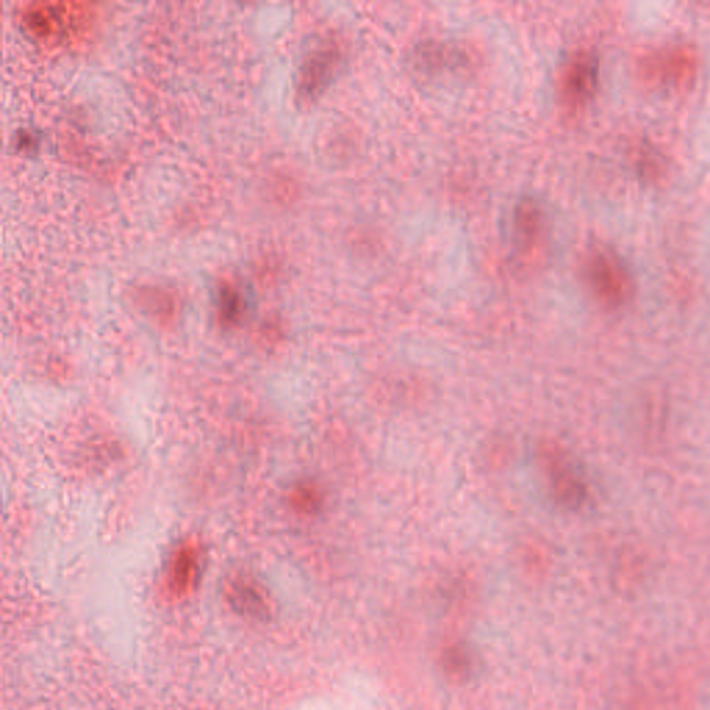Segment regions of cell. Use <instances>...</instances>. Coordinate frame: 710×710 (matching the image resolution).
Masks as SVG:
<instances>
[{
	"instance_id": "obj_9",
	"label": "cell",
	"mask_w": 710,
	"mask_h": 710,
	"mask_svg": "<svg viewBox=\"0 0 710 710\" xmlns=\"http://www.w3.org/2000/svg\"><path fill=\"white\" fill-rule=\"evenodd\" d=\"M199 554V545L195 541H186L175 551L167 575L168 593L172 597H185L195 586L199 572Z\"/></svg>"
},
{
	"instance_id": "obj_14",
	"label": "cell",
	"mask_w": 710,
	"mask_h": 710,
	"mask_svg": "<svg viewBox=\"0 0 710 710\" xmlns=\"http://www.w3.org/2000/svg\"><path fill=\"white\" fill-rule=\"evenodd\" d=\"M17 146L20 147L21 150L25 149H32L34 147L35 143V138L34 135L31 134V132L23 131L20 132V134H17Z\"/></svg>"
},
{
	"instance_id": "obj_3",
	"label": "cell",
	"mask_w": 710,
	"mask_h": 710,
	"mask_svg": "<svg viewBox=\"0 0 710 710\" xmlns=\"http://www.w3.org/2000/svg\"><path fill=\"white\" fill-rule=\"evenodd\" d=\"M600 59L591 49H577L566 59L558 81L562 109L577 114L594 99L600 85Z\"/></svg>"
},
{
	"instance_id": "obj_11",
	"label": "cell",
	"mask_w": 710,
	"mask_h": 710,
	"mask_svg": "<svg viewBox=\"0 0 710 710\" xmlns=\"http://www.w3.org/2000/svg\"><path fill=\"white\" fill-rule=\"evenodd\" d=\"M138 301L146 313L159 321L167 322L174 315V299L166 292L157 288H145L138 294Z\"/></svg>"
},
{
	"instance_id": "obj_7",
	"label": "cell",
	"mask_w": 710,
	"mask_h": 710,
	"mask_svg": "<svg viewBox=\"0 0 710 710\" xmlns=\"http://www.w3.org/2000/svg\"><path fill=\"white\" fill-rule=\"evenodd\" d=\"M411 59L414 66L426 74L454 70L469 63V55L460 45L437 39H426L415 45Z\"/></svg>"
},
{
	"instance_id": "obj_2",
	"label": "cell",
	"mask_w": 710,
	"mask_h": 710,
	"mask_svg": "<svg viewBox=\"0 0 710 710\" xmlns=\"http://www.w3.org/2000/svg\"><path fill=\"white\" fill-rule=\"evenodd\" d=\"M588 288L608 310H620L634 294L633 276L619 254L606 247L591 251L584 264Z\"/></svg>"
},
{
	"instance_id": "obj_4",
	"label": "cell",
	"mask_w": 710,
	"mask_h": 710,
	"mask_svg": "<svg viewBox=\"0 0 710 710\" xmlns=\"http://www.w3.org/2000/svg\"><path fill=\"white\" fill-rule=\"evenodd\" d=\"M343 60V46L337 41L326 39L311 49L304 57L297 74V98L306 103L319 98L335 80Z\"/></svg>"
},
{
	"instance_id": "obj_8",
	"label": "cell",
	"mask_w": 710,
	"mask_h": 710,
	"mask_svg": "<svg viewBox=\"0 0 710 710\" xmlns=\"http://www.w3.org/2000/svg\"><path fill=\"white\" fill-rule=\"evenodd\" d=\"M545 232L543 207L533 197H523L514 210V235L518 249L529 253L536 249Z\"/></svg>"
},
{
	"instance_id": "obj_5",
	"label": "cell",
	"mask_w": 710,
	"mask_h": 710,
	"mask_svg": "<svg viewBox=\"0 0 710 710\" xmlns=\"http://www.w3.org/2000/svg\"><path fill=\"white\" fill-rule=\"evenodd\" d=\"M552 496L570 511L582 508L588 500V486L576 465L558 448H547L543 455Z\"/></svg>"
},
{
	"instance_id": "obj_10",
	"label": "cell",
	"mask_w": 710,
	"mask_h": 710,
	"mask_svg": "<svg viewBox=\"0 0 710 710\" xmlns=\"http://www.w3.org/2000/svg\"><path fill=\"white\" fill-rule=\"evenodd\" d=\"M245 311L242 294L231 282L224 281L218 289V319L224 328H232Z\"/></svg>"
},
{
	"instance_id": "obj_13",
	"label": "cell",
	"mask_w": 710,
	"mask_h": 710,
	"mask_svg": "<svg viewBox=\"0 0 710 710\" xmlns=\"http://www.w3.org/2000/svg\"><path fill=\"white\" fill-rule=\"evenodd\" d=\"M634 161H636V167L641 177L651 179V181L661 177L665 171L661 154L656 152L655 147L649 145L638 147L634 153Z\"/></svg>"
},
{
	"instance_id": "obj_12",
	"label": "cell",
	"mask_w": 710,
	"mask_h": 710,
	"mask_svg": "<svg viewBox=\"0 0 710 710\" xmlns=\"http://www.w3.org/2000/svg\"><path fill=\"white\" fill-rule=\"evenodd\" d=\"M289 504L294 511L300 512V514H314L321 507V493L314 484L301 483L290 491Z\"/></svg>"
},
{
	"instance_id": "obj_1",
	"label": "cell",
	"mask_w": 710,
	"mask_h": 710,
	"mask_svg": "<svg viewBox=\"0 0 710 710\" xmlns=\"http://www.w3.org/2000/svg\"><path fill=\"white\" fill-rule=\"evenodd\" d=\"M637 71L645 84L655 88H688L697 78L699 55L688 43H669L644 53Z\"/></svg>"
},
{
	"instance_id": "obj_6",
	"label": "cell",
	"mask_w": 710,
	"mask_h": 710,
	"mask_svg": "<svg viewBox=\"0 0 710 710\" xmlns=\"http://www.w3.org/2000/svg\"><path fill=\"white\" fill-rule=\"evenodd\" d=\"M225 598L233 611L243 618L267 622L272 616V604L267 590L254 577L239 573L229 577L224 588Z\"/></svg>"
}]
</instances>
